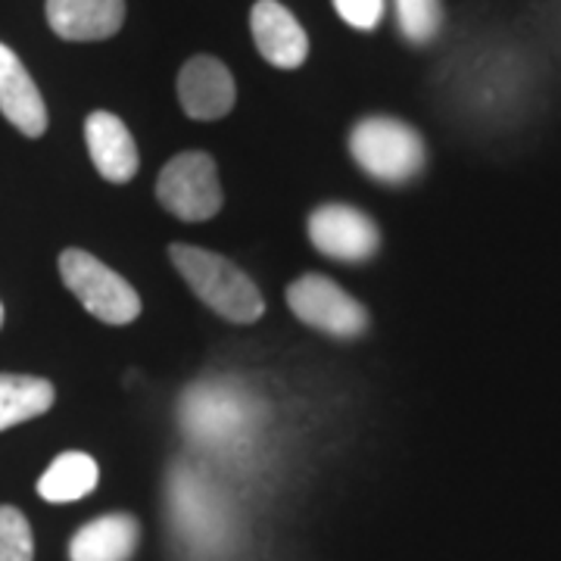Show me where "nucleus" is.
Masks as SVG:
<instances>
[{
  "label": "nucleus",
  "mask_w": 561,
  "mask_h": 561,
  "mask_svg": "<svg viewBox=\"0 0 561 561\" xmlns=\"http://www.w3.org/2000/svg\"><path fill=\"white\" fill-rule=\"evenodd\" d=\"M179 419L194 443L231 449L256 431L262 402L238 381H201L181 397Z\"/></svg>",
  "instance_id": "1"
},
{
  "label": "nucleus",
  "mask_w": 561,
  "mask_h": 561,
  "mask_svg": "<svg viewBox=\"0 0 561 561\" xmlns=\"http://www.w3.org/2000/svg\"><path fill=\"white\" fill-rule=\"evenodd\" d=\"M172 262L187 280V287L206 302L216 316L234 324L260 321L265 312L260 287L243 275L231 260H225L213 250L191 247V243H172Z\"/></svg>",
  "instance_id": "2"
},
{
  "label": "nucleus",
  "mask_w": 561,
  "mask_h": 561,
  "mask_svg": "<svg viewBox=\"0 0 561 561\" xmlns=\"http://www.w3.org/2000/svg\"><path fill=\"white\" fill-rule=\"evenodd\" d=\"M350 153L362 165V172L383 184H405L419 179L427 162L424 138L409 122L390 116L362 119L350 135Z\"/></svg>",
  "instance_id": "3"
},
{
  "label": "nucleus",
  "mask_w": 561,
  "mask_h": 561,
  "mask_svg": "<svg viewBox=\"0 0 561 561\" xmlns=\"http://www.w3.org/2000/svg\"><path fill=\"white\" fill-rule=\"evenodd\" d=\"M60 275L72 297L103 324H131L140 316L138 290L79 247L62 250Z\"/></svg>",
  "instance_id": "4"
},
{
  "label": "nucleus",
  "mask_w": 561,
  "mask_h": 561,
  "mask_svg": "<svg viewBox=\"0 0 561 561\" xmlns=\"http://www.w3.org/2000/svg\"><path fill=\"white\" fill-rule=\"evenodd\" d=\"M160 203L181 221H206L221 209V184L216 160L201 150L179 153L165 162L157 181Z\"/></svg>",
  "instance_id": "5"
},
{
  "label": "nucleus",
  "mask_w": 561,
  "mask_h": 561,
  "mask_svg": "<svg viewBox=\"0 0 561 561\" xmlns=\"http://www.w3.org/2000/svg\"><path fill=\"white\" fill-rule=\"evenodd\" d=\"M287 306L290 312L331 337H359L368 328V312L356 297H350L337 280L324 275H302L287 287Z\"/></svg>",
  "instance_id": "6"
},
{
  "label": "nucleus",
  "mask_w": 561,
  "mask_h": 561,
  "mask_svg": "<svg viewBox=\"0 0 561 561\" xmlns=\"http://www.w3.org/2000/svg\"><path fill=\"white\" fill-rule=\"evenodd\" d=\"M172 512L184 540L201 552H219L228 542V508L219 493L194 471L179 468L172 474Z\"/></svg>",
  "instance_id": "7"
},
{
  "label": "nucleus",
  "mask_w": 561,
  "mask_h": 561,
  "mask_svg": "<svg viewBox=\"0 0 561 561\" xmlns=\"http://www.w3.org/2000/svg\"><path fill=\"white\" fill-rule=\"evenodd\" d=\"M309 241L328 260L365 262L378 253L381 231L356 206L328 203L309 216Z\"/></svg>",
  "instance_id": "8"
},
{
  "label": "nucleus",
  "mask_w": 561,
  "mask_h": 561,
  "mask_svg": "<svg viewBox=\"0 0 561 561\" xmlns=\"http://www.w3.org/2000/svg\"><path fill=\"white\" fill-rule=\"evenodd\" d=\"M181 110L197 122H216L228 116L238 103V84L228 66L216 57H194L179 72Z\"/></svg>",
  "instance_id": "9"
},
{
  "label": "nucleus",
  "mask_w": 561,
  "mask_h": 561,
  "mask_svg": "<svg viewBox=\"0 0 561 561\" xmlns=\"http://www.w3.org/2000/svg\"><path fill=\"white\" fill-rule=\"evenodd\" d=\"M250 28H253L256 50L275 69H300L309 57L306 28L278 0H260L250 10Z\"/></svg>",
  "instance_id": "10"
},
{
  "label": "nucleus",
  "mask_w": 561,
  "mask_h": 561,
  "mask_svg": "<svg viewBox=\"0 0 561 561\" xmlns=\"http://www.w3.org/2000/svg\"><path fill=\"white\" fill-rule=\"evenodd\" d=\"M0 113L25 138H41L47 131V106L38 84L7 44H0Z\"/></svg>",
  "instance_id": "11"
},
{
  "label": "nucleus",
  "mask_w": 561,
  "mask_h": 561,
  "mask_svg": "<svg viewBox=\"0 0 561 561\" xmlns=\"http://www.w3.org/2000/svg\"><path fill=\"white\" fill-rule=\"evenodd\" d=\"M84 140H88V153H91L94 169L101 172V179L125 184L138 175V147L119 116L106 110L91 113L84 122Z\"/></svg>",
  "instance_id": "12"
},
{
  "label": "nucleus",
  "mask_w": 561,
  "mask_h": 561,
  "mask_svg": "<svg viewBox=\"0 0 561 561\" xmlns=\"http://www.w3.org/2000/svg\"><path fill=\"white\" fill-rule=\"evenodd\" d=\"M47 22L62 41H106L125 22V0H47Z\"/></svg>",
  "instance_id": "13"
},
{
  "label": "nucleus",
  "mask_w": 561,
  "mask_h": 561,
  "mask_svg": "<svg viewBox=\"0 0 561 561\" xmlns=\"http://www.w3.org/2000/svg\"><path fill=\"white\" fill-rule=\"evenodd\" d=\"M140 527L131 515H103L84 524L69 542L72 561H128L138 549Z\"/></svg>",
  "instance_id": "14"
},
{
  "label": "nucleus",
  "mask_w": 561,
  "mask_h": 561,
  "mask_svg": "<svg viewBox=\"0 0 561 561\" xmlns=\"http://www.w3.org/2000/svg\"><path fill=\"white\" fill-rule=\"evenodd\" d=\"M57 400L54 383L35 375H0V431L50 412Z\"/></svg>",
  "instance_id": "15"
},
{
  "label": "nucleus",
  "mask_w": 561,
  "mask_h": 561,
  "mask_svg": "<svg viewBox=\"0 0 561 561\" xmlns=\"http://www.w3.org/2000/svg\"><path fill=\"white\" fill-rule=\"evenodd\" d=\"M101 481V468L88 453H62L38 481L41 500L47 502H76L94 493Z\"/></svg>",
  "instance_id": "16"
},
{
  "label": "nucleus",
  "mask_w": 561,
  "mask_h": 561,
  "mask_svg": "<svg viewBox=\"0 0 561 561\" xmlns=\"http://www.w3.org/2000/svg\"><path fill=\"white\" fill-rule=\"evenodd\" d=\"M397 20L412 44H427L440 35L443 0H397Z\"/></svg>",
  "instance_id": "17"
},
{
  "label": "nucleus",
  "mask_w": 561,
  "mask_h": 561,
  "mask_svg": "<svg viewBox=\"0 0 561 561\" xmlns=\"http://www.w3.org/2000/svg\"><path fill=\"white\" fill-rule=\"evenodd\" d=\"M0 561H35L32 524L13 505H0Z\"/></svg>",
  "instance_id": "18"
},
{
  "label": "nucleus",
  "mask_w": 561,
  "mask_h": 561,
  "mask_svg": "<svg viewBox=\"0 0 561 561\" xmlns=\"http://www.w3.org/2000/svg\"><path fill=\"white\" fill-rule=\"evenodd\" d=\"M334 10L346 25L371 32L383 16V0H334Z\"/></svg>",
  "instance_id": "19"
},
{
  "label": "nucleus",
  "mask_w": 561,
  "mask_h": 561,
  "mask_svg": "<svg viewBox=\"0 0 561 561\" xmlns=\"http://www.w3.org/2000/svg\"><path fill=\"white\" fill-rule=\"evenodd\" d=\"M0 324H3V306H0Z\"/></svg>",
  "instance_id": "20"
}]
</instances>
